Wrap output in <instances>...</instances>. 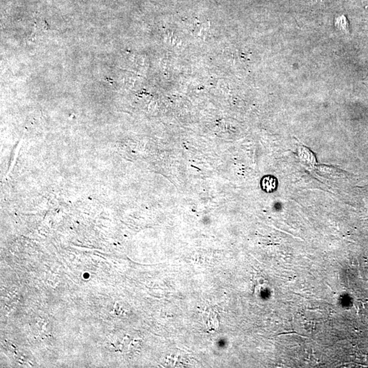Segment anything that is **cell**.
Instances as JSON below:
<instances>
[{"instance_id": "obj_3", "label": "cell", "mask_w": 368, "mask_h": 368, "mask_svg": "<svg viewBox=\"0 0 368 368\" xmlns=\"http://www.w3.org/2000/svg\"><path fill=\"white\" fill-rule=\"evenodd\" d=\"M316 1H320V2H323V1H325V0H316Z\"/></svg>"}, {"instance_id": "obj_2", "label": "cell", "mask_w": 368, "mask_h": 368, "mask_svg": "<svg viewBox=\"0 0 368 368\" xmlns=\"http://www.w3.org/2000/svg\"><path fill=\"white\" fill-rule=\"evenodd\" d=\"M336 25L338 29H343V30L348 29V22H347L346 17L344 16L338 17L336 19Z\"/></svg>"}, {"instance_id": "obj_1", "label": "cell", "mask_w": 368, "mask_h": 368, "mask_svg": "<svg viewBox=\"0 0 368 368\" xmlns=\"http://www.w3.org/2000/svg\"><path fill=\"white\" fill-rule=\"evenodd\" d=\"M261 188L267 193H271L277 188V179L273 176L269 175L263 178Z\"/></svg>"}]
</instances>
